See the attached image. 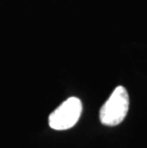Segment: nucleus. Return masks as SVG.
Wrapping results in <instances>:
<instances>
[{
    "label": "nucleus",
    "mask_w": 147,
    "mask_h": 148,
    "mask_svg": "<svg viewBox=\"0 0 147 148\" xmlns=\"http://www.w3.org/2000/svg\"><path fill=\"white\" fill-rule=\"evenodd\" d=\"M129 109V96L123 86H118L102 105L99 119L106 126H116L126 116Z\"/></svg>",
    "instance_id": "obj_1"
},
{
    "label": "nucleus",
    "mask_w": 147,
    "mask_h": 148,
    "mask_svg": "<svg viewBox=\"0 0 147 148\" xmlns=\"http://www.w3.org/2000/svg\"><path fill=\"white\" fill-rule=\"evenodd\" d=\"M82 112V103L77 97H72L61 103L49 116V125L54 130H67L76 125Z\"/></svg>",
    "instance_id": "obj_2"
}]
</instances>
